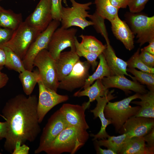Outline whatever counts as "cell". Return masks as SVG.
<instances>
[{"label":"cell","mask_w":154,"mask_h":154,"mask_svg":"<svg viewBox=\"0 0 154 154\" xmlns=\"http://www.w3.org/2000/svg\"><path fill=\"white\" fill-rule=\"evenodd\" d=\"M36 95L27 97L19 94L9 100L2 111L7 123V132L4 145L12 153L16 142L21 144L36 139L41 131L37 111Z\"/></svg>","instance_id":"1"},{"label":"cell","mask_w":154,"mask_h":154,"mask_svg":"<svg viewBox=\"0 0 154 154\" xmlns=\"http://www.w3.org/2000/svg\"><path fill=\"white\" fill-rule=\"evenodd\" d=\"M89 136L86 130L69 126L63 130L44 151L47 154H74L84 146Z\"/></svg>","instance_id":"2"},{"label":"cell","mask_w":154,"mask_h":154,"mask_svg":"<svg viewBox=\"0 0 154 154\" xmlns=\"http://www.w3.org/2000/svg\"><path fill=\"white\" fill-rule=\"evenodd\" d=\"M140 94L136 93L119 101H109L106 104L104 110L105 117L110 120L116 132H118L126 121L140 110V106L132 107L130 104L133 100L139 98Z\"/></svg>","instance_id":"3"},{"label":"cell","mask_w":154,"mask_h":154,"mask_svg":"<svg viewBox=\"0 0 154 154\" xmlns=\"http://www.w3.org/2000/svg\"><path fill=\"white\" fill-rule=\"evenodd\" d=\"M70 0L71 3V7L62 6L60 9L61 27L68 29L76 26L84 30L86 27L93 25V22L86 19L87 17L89 18L90 15L87 10L90 9V6L92 2L81 3L75 0Z\"/></svg>","instance_id":"4"},{"label":"cell","mask_w":154,"mask_h":154,"mask_svg":"<svg viewBox=\"0 0 154 154\" xmlns=\"http://www.w3.org/2000/svg\"><path fill=\"white\" fill-rule=\"evenodd\" d=\"M42 32L23 21L14 31L9 40L3 45L10 48L22 60L31 44Z\"/></svg>","instance_id":"5"},{"label":"cell","mask_w":154,"mask_h":154,"mask_svg":"<svg viewBox=\"0 0 154 154\" xmlns=\"http://www.w3.org/2000/svg\"><path fill=\"white\" fill-rule=\"evenodd\" d=\"M126 22L136 36L137 42L140 46L154 40V16L149 17L141 12L127 13Z\"/></svg>","instance_id":"6"},{"label":"cell","mask_w":154,"mask_h":154,"mask_svg":"<svg viewBox=\"0 0 154 154\" xmlns=\"http://www.w3.org/2000/svg\"><path fill=\"white\" fill-rule=\"evenodd\" d=\"M33 66L38 68L44 85L57 92L59 82L58 78L56 60L47 49L43 50L37 55L34 60Z\"/></svg>","instance_id":"7"},{"label":"cell","mask_w":154,"mask_h":154,"mask_svg":"<svg viewBox=\"0 0 154 154\" xmlns=\"http://www.w3.org/2000/svg\"><path fill=\"white\" fill-rule=\"evenodd\" d=\"M60 24V21L53 20L47 28L36 37L22 60L26 70L32 71L34 67L35 58L41 51L44 49H47L51 36Z\"/></svg>","instance_id":"8"},{"label":"cell","mask_w":154,"mask_h":154,"mask_svg":"<svg viewBox=\"0 0 154 154\" xmlns=\"http://www.w3.org/2000/svg\"><path fill=\"white\" fill-rule=\"evenodd\" d=\"M69 126L60 110L55 112L49 118L44 127L39 145L34 153L38 154L44 151L63 130Z\"/></svg>","instance_id":"9"},{"label":"cell","mask_w":154,"mask_h":154,"mask_svg":"<svg viewBox=\"0 0 154 154\" xmlns=\"http://www.w3.org/2000/svg\"><path fill=\"white\" fill-rule=\"evenodd\" d=\"M77 31L74 28L64 29L61 27L54 32L47 50L55 60L67 48L70 47L71 50L76 52L75 40Z\"/></svg>","instance_id":"10"},{"label":"cell","mask_w":154,"mask_h":154,"mask_svg":"<svg viewBox=\"0 0 154 154\" xmlns=\"http://www.w3.org/2000/svg\"><path fill=\"white\" fill-rule=\"evenodd\" d=\"M39 97L37 106L38 121L40 123L47 113L57 105L69 99L67 95H60L56 92L45 86L41 79L38 82Z\"/></svg>","instance_id":"11"},{"label":"cell","mask_w":154,"mask_h":154,"mask_svg":"<svg viewBox=\"0 0 154 154\" xmlns=\"http://www.w3.org/2000/svg\"><path fill=\"white\" fill-rule=\"evenodd\" d=\"M90 66L87 60L82 62L79 60L70 74L59 82L58 88L72 92L76 88H82L90 75Z\"/></svg>","instance_id":"12"},{"label":"cell","mask_w":154,"mask_h":154,"mask_svg":"<svg viewBox=\"0 0 154 154\" xmlns=\"http://www.w3.org/2000/svg\"><path fill=\"white\" fill-rule=\"evenodd\" d=\"M52 6L51 0H40L34 11L25 21L42 32L53 20Z\"/></svg>","instance_id":"13"},{"label":"cell","mask_w":154,"mask_h":154,"mask_svg":"<svg viewBox=\"0 0 154 154\" xmlns=\"http://www.w3.org/2000/svg\"><path fill=\"white\" fill-rule=\"evenodd\" d=\"M153 128L154 118L134 116L126 121L118 132L127 133L130 138L143 137Z\"/></svg>","instance_id":"14"},{"label":"cell","mask_w":154,"mask_h":154,"mask_svg":"<svg viewBox=\"0 0 154 154\" xmlns=\"http://www.w3.org/2000/svg\"><path fill=\"white\" fill-rule=\"evenodd\" d=\"M86 109L85 102L82 106L64 104L59 110L69 126L87 130L89 127L85 118V112Z\"/></svg>","instance_id":"15"},{"label":"cell","mask_w":154,"mask_h":154,"mask_svg":"<svg viewBox=\"0 0 154 154\" xmlns=\"http://www.w3.org/2000/svg\"><path fill=\"white\" fill-rule=\"evenodd\" d=\"M114 92V90H112L109 92L106 96L102 97H100L96 99V100L97 103L96 107L94 109L90 111L93 113L94 118L99 117L101 123V127L100 131L96 134H91V136L93 137V140L106 139L110 136L106 132V129L108 125L111 124V122L110 119L105 117L104 110L108 102L116 97L113 94Z\"/></svg>","instance_id":"16"},{"label":"cell","mask_w":154,"mask_h":154,"mask_svg":"<svg viewBox=\"0 0 154 154\" xmlns=\"http://www.w3.org/2000/svg\"><path fill=\"white\" fill-rule=\"evenodd\" d=\"M103 84L107 89L116 88L120 89L125 93L132 91L141 94L146 93L147 91L145 86L137 81L131 80L125 76L112 75L104 77L101 79Z\"/></svg>","instance_id":"17"},{"label":"cell","mask_w":154,"mask_h":154,"mask_svg":"<svg viewBox=\"0 0 154 154\" xmlns=\"http://www.w3.org/2000/svg\"><path fill=\"white\" fill-rule=\"evenodd\" d=\"M114 36L121 42L127 49L130 51L134 48V35L126 23L121 20L118 15L110 21Z\"/></svg>","instance_id":"18"},{"label":"cell","mask_w":154,"mask_h":154,"mask_svg":"<svg viewBox=\"0 0 154 154\" xmlns=\"http://www.w3.org/2000/svg\"><path fill=\"white\" fill-rule=\"evenodd\" d=\"M105 39L107 43L106 47L102 53L111 71L112 75H126L130 77L133 80L137 81L134 77L127 73V62L118 58L116 56L114 49L110 44L108 38Z\"/></svg>","instance_id":"19"},{"label":"cell","mask_w":154,"mask_h":154,"mask_svg":"<svg viewBox=\"0 0 154 154\" xmlns=\"http://www.w3.org/2000/svg\"><path fill=\"white\" fill-rule=\"evenodd\" d=\"M76 52L70 50L61 52L56 60L58 78L59 82L68 76L75 64L80 60Z\"/></svg>","instance_id":"20"},{"label":"cell","mask_w":154,"mask_h":154,"mask_svg":"<svg viewBox=\"0 0 154 154\" xmlns=\"http://www.w3.org/2000/svg\"><path fill=\"white\" fill-rule=\"evenodd\" d=\"M154 151L147 146L143 137L129 138L123 145L121 154H153Z\"/></svg>","instance_id":"21"},{"label":"cell","mask_w":154,"mask_h":154,"mask_svg":"<svg viewBox=\"0 0 154 154\" xmlns=\"http://www.w3.org/2000/svg\"><path fill=\"white\" fill-rule=\"evenodd\" d=\"M109 92L108 89L106 88L103 84L101 79H99L96 80L92 86L84 89V90H79L76 92L74 94V96L78 97L88 96L89 100L86 102V106L87 108L91 102L96 100L99 97L106 96Z\"/></svg>","instance_id":"22"},{"label":"cell","mask_w":154,"mask_h":154,"mask_svg":"<svg viewBox=\"0 0 154 154\" xmlns=\"http://www.w3.org/2000/svg\"><path fill=\"white\" fill-rule=\"evenodd\" d=\"M139 98L141 101L131 102L140 106V110L134 116L154 118V91L149 90L140 94Z\"/></svg>","instance_id":"23"},{"label":"cell","mask_w":154,"mask_h":154,"mask_svg":"<svg viewBox=\"0 0 154 154\" xmlns=\"http://www.w3.org/2000/svg\"><path fill=\"white\" fill-rule=\"evenodd\" d=\"M21 13H17L10 10L3 8L0 11V27L7 28L14 31L23 22Z\"/></svg>","instance_id":"24"},{"label":"cell","mask_w":154,"mask_h":154,"mask_svg":"<svg viewBox=\"0 0 154 154\" xmlns=\"http://www.w3.org/2000/svg\"><path fill=\"white\" fill-rule=\"evenodd\" d=\"M130 138L127 133H125L117 136L110 135L106 139L95 141L96 145L104 146L119 154L123 144Z\"/></svg>","instance_id":"25"},{"label":"cell","mask_w":154,"mask_h":154,"mask_svg":"<svg viewBox=\"0 0 154 154\" xmlns=\"http://www.w3.org/2000/svg\"><path fill=\"white\" fill-rule=\"evenodd\" d=\"M19 77L24 92L29 96L31 94L36 84L41 79L38 71L27 70L19 73Z\"/></svg>","instance_id":"26"},{"label":"cell","mask_w":154,"mask_h":154,"mask_svg":"<svg viewBox=\"0 0 154 154\" xmlns=\"http://www.w3.org/2000/svg\"><path fill=\"white\" fill-rule=\"evenodd\" d=\"M98 57L99 62L96 70L93 74L89 76L82 88L84 89L89 87L97 80L112 75L103 53L101 54Z\"/></svg>","instance_id":"27"},{"label":"cell","mask_w":154,"mask_h":154,"mask_svg":"<svg viewBox=\"0 0 154 154\" xmlns=\"http://www.w3.org/2000/svg\"><path fill=\"white\" fill-rule=\"evenodd\" d=\"M96 14L110 21L118 15L119 9L114 7L110 0H95Z\"/></svg>","instance_id":"28"},{"label":"cell","mask_w":154,"mask_h":154,"mask_svg":"<svg viewBox=\"0 0 154 154\" xmlns=\"http://www.w3.org/2000/svg\"><path fill=\"white\" fill-rule=\"evenodd\" d=\"M0 47L4 50L6 54L5 66L6 67L19 73L26 70L22 60L17 54L7 47L3 45Z\"/></svg>","instance_id":"29"},{"label":"cell","mask_w":154,"mask_h":154,"mask_svg":"<svg viewBox=\"0 0 154 154\" xmlns=\"http://www.w3.org/2000/svg\"><path fill=\"white\" fill-rule=\"evenodd\" d=\"M79 37L81 38V45L90 52L101 54L106 48V45H104L94 36L81 34Z\"/></svg>","instance_id":"30"},{"label":"cell","mask_w":154,"mask_h":154,"mask_svg":"<svg viewBox=\"0 0 154 154\" xmlns=\"http://www.w3.org/2000/svg\"><path fill=\"white\" fill-rule=\"evenodd\" d=\"M127 72L134 76L137 81L146 85L149 90L154 91V74L139 71L135 68H127Z\"/></svg>","instance_id":"31"},{"label":"cell","mask_w":154,"mask_h":154,"mask_svg":"<svg viewBox=\"0 0 154 154\" xmlns=\"http://www.w3.org/2000/svg\"><path fill=\"white\" fill-rule=\"evenodd\" d=\"M76 52L79 57H83L91 66L93 70H94L98 64L96 60L100 54L98 53H93L83 48L76 37L75 40Z\"/></svg>","instance_id":"32"},{"label":"cell","mask_w":154,"mask_h":154,"mask_svg":"<svg viewBox=\"0 0 154 154\" xmlns=\"http://www.w3.org/2000/svg\"><path fill=\"white\" fill-rule=\"evenodd\" d=\"M140 48H139L127 62V67L130 68H137L141 71L154 74V68L149 67L144 64L139 57Z\"/></svg>","instance_id":"33"},{"label":"cell","mask_w":154,"mask_h":154,"mask_svg":"<svg viewBox=\"0 0 154 154\" xmlns=\"http://www.w3.org/2000/svg\"><path fill=\"white\" fill-rule=\"evenodd\" d=\"M94 23L93 25L98 33H100L104 38L108 37L107 33L104 23V20L95 12L90 15L89 18Z\"/></svg>","instance_id":"34"},{"label":"cell","mask_w":154,"mask_h":154,"mask_svg":"<svg viewBox=\"0 0 154 154\" xmlns=\"http://www.w3.org/2000/svg\"><path fill=\"white\" fill-rule=\"evenodd\" d=\"M149 0H129L128 6L130 12L133 13L141 12Z\"/></svg>","instance_id":"35"},{"label":"cell","mask_w":154,"mask_h":154,"mask_svg":"<svg viewBox=\"0 0 154 154\" xmlns=\"http://www.w3.org/2000/svg\"><path fill=\"white\" fill-rule=\"evenodd\" d=\"M139 57L142 61L147 66L150 68L154 67V55L145 51L143 49L140 50Z\"/></svg>","instance_id":"36"},{"label":"cell","mask_w":154,"mask_h":154,"mask_svg":"<svg viewBox=\"0 0 154 154\" xmlns=\"http://www.w3.org/2000/svg\"><path fill=\"white\" fill-rule=\"evenodd\" d=\"M14 31L9 29L0 27V46L9 40Z\"/></svg>","instance_id":"37"},{"label":"cell","mask_w":154,"mask_h":154,"mask_svg":"<svg viewBox=\"0 0 154 154\" xmlns=\"http://www.w3.org/2000/svg\"><path fill=\"white\" fill-rule=\"evenodd\" d=\"M52 14L53 20L60 21L61 19L60 8L59 0H51Z\"/></svg>","instance_id":"38"},{"label":"cell","mask_w":154,"mask_h":154,"mask_svg":"<svg viewBox=\"0 0 154 154\" xmlns=\"http://www.w3.org/2000/svg\"><path fill=\"white\" fill-rule=\"evenodd\" d=\"M30 148L25 144H21L20 142H16L12 154H28Z\"/></svg>","instance_id":"39"},{"label":"cell","mask_w":154,"mask_h":154,"mask_svg":"<svg viewBox=\"0 0 154 154\" xmlns=\"http://www.w3.org/2000/svg\"><path fill=\"white\" fill-rule=\"evenodd\" d=\"M143 137L147 147L154 151V128Z\"/></svg>","instance_id":"40"},{"label":"cell","mask_w":154,"mask_h":154,"mask_svg":"<svg viewBox=\"0 0 154 154\" xmlns=\"http://www.w3.org/2000/svg\"><path fill=\"white\" fill-rule=\"evenodd\" d=\"M112 5L117 8H125L128 5L129 0H110Z\"/></svg>","instance_id":"41"},{"label":"cell","mask_w":154,"mask_h":154,"mask_svg":"<svg viewBox=\"0 0 154 154\" xmlns=\"http://www.w3.org/2000/svg\"><path fill=\"white\" fill-rule=\"evenodd\" d=\"M7 123L6 121L0 122V141L6 138L7 132Z\"/></svg>","instance_id":"42"},{"label":"cell","mask_w":154,"mask_h":154,"mask_svg":"<svg viewBox=\"0 0 154 154\" xmlns=\"http://www.w3.org/2000/svg\"><path fill=\"white\" fill-rule=\"evenodd\" d=\"M9 80L7 74L0 72V88L4 87L7 84Z\"/></svg>","instance_id":"43"},{"label":"cell","mask_w":154,"mask_h":154,"mask_svg":"<svg viewBox=\"0 0 154 154\" xmlns=\"http://www.w3.org/2000/svg\"><path fill=\"white\" fill-rule=\"evenodd\" d=\"M96 149L97 153L100 154H116V152L112 150L108 149H103L100 147L96 145Z\"/></svg>","instance_id":"44"},{"label":"cell","mask_w":154,"mask_h":154,"mask_svg":"<svg viewBox=\"0 0 154 154\" xmlns=\"http://www.w3.org/2000/svg\"><path fill=\"white\" fill-rule=\"evenodd\" d=\"M149 44L144 47L143 49L146 52L154 55V40L149 42Z\"/></svg>","instance_id":"45"},{"label":"cell","mask_w":154,"mask_h":154,"mask_svg":"<svg viewBox=\"0 0 154 154\" xmlns=\"http://www.w3.org/2000/svg\"><path fill=\"white\" fill-rule=\"evenodd\" d=\"M6 60V54L4 50L0 47V68H3Z\"/></svg>","instance_id":"46"},{"label":"cell","mask_w":154,"mask_h":154,"mask_svg":"<svg viewBox=\"0 0 154 154\" xmlns=\"http://www.w3.org/2000/svg\"><path fill=\"white\" fill-rule=\"evenodd\" d=\"M62 1L67 6V0H59V4L60 9L62 6Z\"/></svg>","instance_id":"47"},{"label":"cell","mask_w":154,"mask_h":154,"mask_svg":"<svg viewBox=\"0 0 154 154\" xmlns=\"http://www.w3.org/2000/svg\"><path fill=\"white\" fill-rule=\"evenodd\" d=\"M1 0H0V1H1ZM3 8L0 5V11L2 9H3Z\"/></svg>","instance_id":"48"},{"label":"cell","mask_w":154,"mask_h":154,"mask_svg":"<svg viewBox=\"0 0 154 154\" xmlns=\"http://www.w3.org/2000/svg\"><path fill=\"white\" fill-rule=\"evenodd\" d=\"M0 116L2 117L4 119H5V118L3 116V115L2 114H0Z\"/></svg>","instance_id":"49"},{"label":"cell","mask_w":154,"mask_h":154,"mask_svg":"<svg viewBox=\"0 0 154 154\" xmlns=\"http://www.w3.org/2000/svg\"><path fill=\"white\" fill-rule=\"evenodd\" d=\"M3 68H0V72H1V70H2V69Z\"/></svg>","instance_id":"50"},{"label":"cell","mask_w":154,"mask_h":154,"mask_svg":"<svg viewBox=\"0 0 154 154\" xmlns=\"http://www.w3.org/2000/svg\"><path fill=\"white\" fill-rule=\"evenodd\" d=\"M1 154V153L0 152V154Z\"/></svg>","instance_id":"51"}]
</instances>
